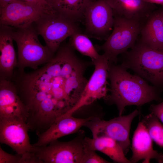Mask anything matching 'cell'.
<instances>
[{
  "instance_id": "6da1fadb",
  "label": "cell",
  "mask_w": 163,
  "mask_h": 163,
  "mask_svg": "<svg viewBox=\"0 0 163 163\" xmlns=\"http://www.w3.org/2000/svg\"><path fill=\"white\" fill-rule=\"evenodd\" d=\"M89 65L68 43L40 68L28 72L15 69L11 80L28 109L31 130L45 131L76 104L88 81L84 75Z\"/></svg>"
},
{
  "instance_id": "7a4b0ae2",
  "label": "cell",
  "mask_w": 163,
  "mask_h": 163,
  "mask_svg": "<svg viewBox=\"0 0 163 163\" xmlns=\"http://www.w3.org/2000/svg\"><path fill=\"white\" fill-rule=\"evenodd\" d=\"M108 78L110 81V94L104 98L117 106L119 116L122 115L126 106H141L161 98L157 87L149 85L137 74H131L121 65L109 63Z\"/></svg>"
},
{
  "instance_id": "3957f363",
  "label": "cell",
  "mask_w": 163,
  "mask_h": 163,
  "mask_svg": "<svg viewBox=\"0 0 163 163\" xmlns=\"http://www.w3.org/2000/svg\"><path fill=\"white\" fill-rule=\"evenodd\" d=\"M121 65L155 86L163 87V50L153 49L138 39L134 46L122 54Z\"/></svg>"
},
{
  "instance_id": "277c9868",
  "label": "cell",
  "mask_w": 163,
  "mask_h": 163,
  "mask_svg": "<svg viewBox=\"0 0 163 163\" xmlns=\"http://www.w3.org/2000/svg\"><path fill=\"white\" fill-rule=\"evenodd\" d=\"M38 35L32 24L22 28L13 27V38L18 48L16 68L24 70L29 67L35 70L52 58L55 53L40 43Z\"/></svg>"
},
{
  "instance_id": "5b68a950",
  "label": "cell",
  "mask_w": 163,
  "mask_h": 163,
  "mask_svg": "<svg viewBox=\"0 0 163 163\" xmlns=\"http://www.w3.org/2000/svg\"><path fill=\"white\" fill-rule=\"evenodd\" d=\"M113 30L105 42L99 46L108 59L110 63H115L117 56L131 49L136 44L144 24L138 21L114 16Z\"/></svg>"
},
{
  "instance_id": "8992f818",
  "label": "cell",
  "mask_w": 163,
  "mask_h": 163,
  "mask_svg": "<svg viewBox=\"0 0 163 163\" xmlns=\"http://www.w3.org/2000/svg\"><path fill=\"white\" fill-rule=\"evenodd\" d=\"M32 25L54 53L66 38L80 31L76 22L57 10L44 13Z\"/></svg>"
},
{
  "instance_id": "52a82bcc",
  "label": "cell",
  "mask_w": 163,
  "mask_h": 163,
  "mask_svg": "<svg viewBox=\"0 0 163 163\" xmlns=\"http://www.w3.org/2000/svg\"><path fill=\"white\" fill-rule=\"evenodd\" d=\"M139 114V111L136 109L128 115L119 116L108 120L93 116L84 126L90 130L93 137L105 136L115 140L126 155L130 147L129 136L131 124Z\"/></svg>"
},
{
  "instance_id": "ba28073f",
  "label": "cell",
  "mask_w": 163,
  "mask_h": 163,
  "mask_svg": "<svg viewBox=\"0 0 163 163\" xmlns=\"http://www.w3.org/2000/svg\"><path fill=\"white\" fill-rule=\"evenodd\" d=\"M84 135L81 132L73 139H58L45 146L35 147V156L42 163H81L84 150Z\"/></svg>"
},
{
  "instance_id": "9c48e42d",
  "label": "cell",
  "mask_w": 163,
  "mask_h": 163,
  "mask_svg": "<svg viewBox=\"0 0 163 163\" xmlns=\"http://www.w3.org/2000/svg\"><path fill=\"white\" fill-rule=\"evenodd\" d=\"M94 66V72L88 81L76 104L63 116L73 115L81 108L93 103L98 99L104 98L109 89L108 84V59L104 54L101 55L92 62Z\"/></svg>"
},
{
  "instance_id": "30bf717a",
  "label": "cell",
  "mask_w": 163,
  "mask_h": 163,
  "mask_svg": "<svg viewBox=\"0 0 163 163\" xmlns=\"http://www.w3.org/2000/svg\"><path fill=\"white\" fill-rule=\"evenodd\" d=\"M87 35L97 39L107 37L113 27L112 9L106 0H94L85 8L84 15Z\"/></svg>"
},
{
  "instance_id": "8fae6325",
  "label": "cell",
  "mask_w": 163,
  "mask_h": 163,
  "mask_svg": "<svg viewBox=\"0 0 163 163\" xmlns=\"http://www.w3.org/2000/svg\"><path fill=\"white\" fill-rule=\"evenodd\" d=\"M29 128L24 120L17 117L0 118V142L11 147L17 153L34 152L35 147L30 144Z\"/></svg>"
},
{
  "instance_id": "7c38bea8",
  "label": "cell",
  "mask_w": 163,
  "mask_h": 163,
  "mask_svg": "<svg viewBox=\"0 0 163 163\" xmlns=\"http://www.w3.org/2000/svg\"><path fill=\"white\" fill-rule=\"evenodd\" d=\"M50 11L25 1H15L0 8V25L25 27L32 24L44 13Z\"/></svg>"
},
{
  "instance_id": "4fadbf2b",
  "label": "cell",
  "mask_w": 163,
  "mask_h": 163,
  "mask_svg": "<svg viewBox=\"0 0 163 163\" xmlns=\"http://www.w3.org/2000/svg\"><path fill=\"white\" fill-rule=\"evenodd\" d=\"M28 116V109L13 82L11 80L0 78V118L17 117L27 123Z\"/></svg>"
},
{
  "instance_id": "5bb4252c",
  "label": "cell",
  "mask_w": 163,
  "mask_h": 163,
  "mask_svg": "<svg viewBox=\"0 0 163 163\" xmlns=\"http://www.w3.org/2000/svg\"><path fill=\"white\" fill-rule=\"evenodd\" d=\"M92 117L82 118H76L72 115L62 116L46 131L37 135V142L33 145L34 147L45 146L62 137L76 133Z\"/></svg>"
},
{
  "instance_id": "9a60e30c",
  "label": "cell",
  "mask_w": 163,
  "mask_h": 163,
  "mask_svg": "<svg viewBox=\"0 0 163 163\" xmlns=\"http://www.w3.org/2000/svg\"><path fill=\"white\" fill-rule=\"evenodd\" d=\"M152 141L146 126L142 121L140 122L132 138V155L129 160L131 163L143 160V163H148L152 159L159 163H163V154L153 149Z\"/></svg>"
},
{
  "instance_id": "2e32d148",
  "label": "cell",
  "mask_w": 163,
  "mask_h": 163,
  "mask_svg": "<svg viewBox=\"0 0 163 163\" xmlns=\"http://www.w3.org/2000/svg\"><path fill=\"white\" fill-rule=\"evenodd\" d=\"M111 8L113 16L133 19L144 24L155 10L154 4L144 0H106Z\"/></svg>"
},
{
  "instance_id": "e0dca14e",
  "label": "cell",
  "mask_w": 163,
  "mask_h": 163,
  "mask_svg": "<svg viewBox=\"0 0 163 163\" xmlns=\"http://www.w3.org/2000/svg\"><path fill=\"white\" fill-rule=\"evenodd\" d=\"M13 27L0 25V78L11 80L17 64L12 33Z\"/></svg>"
},
{
  "instance_id": "ac0fdd59",
  "label": "cell",
  "mask_w": 163,
  "mask_h": 163,
  "mask_svg": "<svg viewBox=\"0 0 163 163\" xmlns=\"http://www.w3.org/2000/svg\"><path fill=\"white\" fill-rule=\"evenodd\" d=\"M140 34L142 42L153 49L163 50V24L158 10L149 17Z\"/></svg>"
},
{
  "instance_id": "d6986e66",
  "label": "cell",
  "mask_w": 163,
  "mask_h": 163,
  "mask_svg": "<svg viewBox=\"0 0 163 163\" xmlns=\"http://www.w3.org/2000/svg\"><path fill=\"white\" fill-rule=\"evenodd\" d=\"M84 144L95 151L107 155L114 161L120 163H130L125 156L119 144L114 139L105 136L92 138L85 137Z\"/></svg>"
},
{
  "instance_id": "ffe728a7",
  "label": "cell",
  "mask_w": 163,
  "mask_h": 163,
  "mask_svg": "<svg viewBox=\"0 0 163 163\" xmlns=\"http://www.w3.org/2000/svg\"><path fill=\"white\" fill-rule=\"evenodd\" d=\"M94 0H58V10L67 18L76 22L84 18L86 8Z\"/></svg>"
},
{
  "instance_id": "44dd1931",
  "label": "cell",
  "mask_w": 163,
  "mask_h": 163,
  "mask_svg": "<svg viewBox=\"0 0 163 163\" xmlns=\"http://www.w3.org/2000/svg\"><path fill=\"white\" fill-rule=\"evenodd\" d=\"M70 37L69 43L74 50L89 57L92 62L100 57L101 55L87 35L80 31L73 34Z\"/></svg>"
},
{
  "instance_id": "7402d4cb",
  "label": "cell",
  "mask_w": 163,
  "mask_h": 163,
  "mask_svg": "<svg viewBox=\"0 0 163 163\" xmlns=\"http://www.w3.org/2000/svg\"><path fill=\"white\" fill-rule=\"evenodd\" d=\"M141 121L146 126L152 140L161 148L163 147V125L159 120L151 113L143 117Z\"/></svg>"
},
{
  "instance_id": "603a6c76",
  "label": "cell",
  "mask_w": 163,
  "mask_h": 163,
  "mask_svg": "<svg viewBox=\"0 0 163 163\" xmlns=\"http://www.w3.org/2000/svg\"><path fill=\"white\" fill-rule=\"evenodd\" d=\"M0 163H42L34 153L12 155L7 153L0 147Z\"/></svg>"
},
{
  "instance_id": "cb8c5ba5",
  "label": "cell",
  "mask_w": 163,
  "mask_h": 163,
  "mask_svg": "<svg viewBox=\"0 0 163 163\" xmlns=\"http://www.w3.org/2000/svg\"><path fill=\"white\" fill-rule=\"evenodd\" d=\"M106 160L99 155L96 151L84 144L83 153L81 163H108Z\"/></svg>"
},
{
  "instance_id": "d4e9b609",
  "label": "cell",
  "mask_w": 163,
  "mask_h": 163,
  "mask_svg": "<svg viewBox=\"0 0 163 163\" xmlns=\"http://www.w3.org/2000/svg\"><path fill=\"white\" fill-rule=\"evenodd\" d=\"M149 110L163 123V101L158 104L151 105Z\"/></svg>"
},
{
  "instance_id": "484cf974",
  "label": "cell",
  "mask_w": 163,
  "mask_h": 163,
  "mask_svg": "<svg viewBox=\"0 0 163 163\" xmlns=\"http://www.w3.org/2000/svg\"><path fill=\"white\" fill-rule=\"evenodd\" d=\"M24 1L37 5L48 11L56 10L52 7L45 0H24Z\"/></svg>"
},
{
  "instance_id": "4316f807",
  "label": "cell",
  "mask_w": 163,
  "mask_h": 163,
  "mask_svg": "<svg viewBox=\"0 0 163 163\" xmlns=\"http://www.w3.org/2000/svg\"><path fill=\"white\" fill-rule=\"evenodd\" d=\"M18 1H24V0H0V8L4 7L9 3Z\"/></svg>"
},
{
  "instance_id": "83f0119b",
  "label": "cell",
  "mask_w": 163,
  "mask_h": 163,
  "mask_svg": "<svg viewBox=\"0 0 163 163\" xmlns=\"http://www.w3.org/2000/svg\"><path fill=\"white\" fill-rule=\"evenodd\" d=\"M53 8L56 9L58 0H45Z\"/></svg>"
},
{
  "instance_id": "f1b7e54d",
  "label": "cell",
  "mask_w": 163,
  "mask_h": 163,
  "mask_svg": "<svg viewBox=\"0 0 163 163\" xmlns=\"http://www.w3.org/2000/svg\"><path fill=\"white\" fill-rule=\"evenodd\" d=\"M145 1L152 4H158L163 5V0H144Z\"/></svg>"
},
{
  "instance_id": "f546056e",
  "label": "cell",
  "mask_w": 163,
  "mask_h": 163,
  "mask_svg": "<svg viewBox=\"0 0 163 163\" xmlns=\"http://www.w3.org/2000/svg\"><path fill=\"white\" fill-rule=\"evenodd\" d=\"M158 11L163 24V8L158 9Z\"/></svg>"
}]
</instances>
